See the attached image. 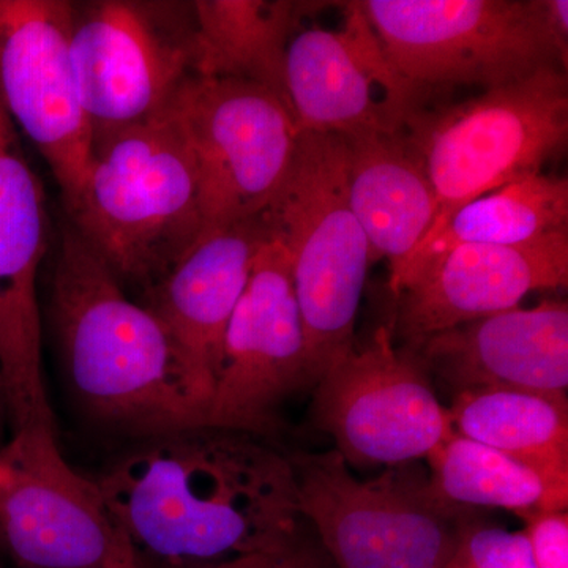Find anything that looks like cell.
I'll return each mask as SVG.
<instances>
[{
    "instance_id": "obj_1",
    "label": "cell",
    "mask_w": 568,
    "mask_h": 568,
    "mask_svg": "<svg viewBox=\"0 0 568 568\" xmlns=\"http://www.w3.org/2000/svg\"><path fill=\"white\" fill-rule=\"evenodd\" d=\"M140 568H197L301 540L287 454L196 425L145 436L97 478Z\"/></svg>"
},
{
    "instance_id": "obj_2",
    "label": "cell",
    "mask_w": 568,
    "mask_h": 568,
    "mask_svg": "<svg viewBox=\"0 0 568 568\" xmlns=\"http://www.w3.org/2000/svg\"><path fill=\"white\" fill-rule=\"evenodd\" d=\"M50 301L71 387L93 416L142 437L204 425L211 392L170 328L125 294L70 223Z\"/></svg>"
},
{
    "instance_id": "obj_3",
    "label": "cell",
    "mask_w": 568,
    "mask_h": 568,
    "mask_svg": "<svg viewBox=\"0 0 568 568\" xmlns=\"http://www.w3.org/2000/svg\"><path fill=\"white\" fill-rule=\"evenodd\" d=\"M67 212L119 282H159L205 230L196 163L168 111L97 145Z\"/></svg>"
},
{
    "instance_id": "obj_4",
    "label": "cell",
    "mask_w": 568,
    "mask_h": 568,
    "mask_svg": "<svg viewBox=\"0 0 568 568\" xmlns=\"http://www.w3.org/2000/svg\"><path fill=\"white\" fill-rule=\"evenodd\" d=\"M286 250L301 308L310 388L355 349L354 328L372 256L346 182L345 140L302 132L286 181L263 212Z\"/></svg>"
},
{
    "instance_id": "obj_5",
    "label": "cell",
    "mask_w": 568,
    "mask_h": 568,
    "mask_svg": "<svg viewBox=\"0 0 568 568\" xmlns=\"http://www.w3.org/2000/svg\"><path fill=\"white\" fill-rule=\"evenodd\" d=\"M405 132L437 200V227L463 205L541 174L568 142V77L548 67L465 102L418 111Z\"/></svg>"
},
{
    "instance_id": "obj_6",
    "label": "cell",
    "mask_w": 568,
    "mask_h": 568,
    "mask_svg": "<svg viewBox=\"0 0 568 568\" xmlns=\"http://www.w3.org/2000/svg\"><path fill=\"white\" fill-rule=\"evenodd\" d=\"M388 61L424 100L458 88L484 91L558 67L540 0L358 2Z\"/></svg>"
},
{
    "instance_id": "obj_7",
    "label": "cell",
    "mask_w": 568,
    "mask_h": 568,
    "mask_svg": "<svg viewBox=\"0 0 568 568\" xmlns=\"http://www.w3.org/2000/svg\"><path fill=\"white\" fill-rule=\"evenodd\" d=\"M298 510L338 568H443L474 525L428 478L394 466L358 480L338 452L287 454Z\"/></svg>"
},
{
    "instance_id": "obj_8",
    "label": "cell",
    "mask_w": 568,
    "mask_h": 568,
    "mask_svg": "<svg viewBox=\"0 0 568 568\" xmlns=\"http://www.w3.org/2000/svg\"><path fill=\"white\" fill-rule=\"evenodd\" d=\"M166 111L196 163L205 230L261 215L301 140L286 103L252 82L190 77Z\"/></svg>"
},
{
    "instance_id": "obj_9",
    "label": "cell",
    "mask_w": 568,
    "mask_h": 568,
    "mask_svg": "<svg viewBox=\"0 0 568 568\" xmlns=\"http://www.w3.org/2000/svg\"><path fill=\"white\" fill-rule=\"evenodd\" d=\"M0 541L20 568H140L97 480L63 458L55 426L13 432L0 448Z\"/></svg>"
},
{
    "instance_id": "obj_10",
    "label": "cell",
    "mask_w": 568,
    "mask_h": 568,
    "mask_svg": "<svg viewBox=\"0 0 568 568\" xmlns=\"http://www.w3.org/2000/svg\"><path fill=\"white\" fill-rule=\"evenodd\" d=\"M312 414L347 465L403 466L426 458L454 433L420 358L395 346L390 325L317 381Z\"/></svg>"
},
{
    "instance_id": "obj_11",
    "label": "cell",
    "mask_w": 568,
    "mask_h": 568,
    "mask_svg": "<svg viewBox=\"0 0 568 568\" xmlns=\"http://www.w3.org/2000/svg\"><path fill=\"white\" fill-rule=\"evenodd\" d=\"M310 388L301 308L286 250L271 234L235 306L204 425L271 440L284 399Z\"/></svg>"
},
{
    "instance_id": "obj_12",
    "label": "cell",
    "mask_w": 568,
    "mask_h": 568,
    "mask_svg": "<svg viewBox=\"0 0 568 568\" xmlns=\"http://www.w3.org/2000/svg\"><path fill=\"white\" fill-rule=\"evenodd\" d=\"M74 6L63 0H0V100L73 203L93 156L70 40Z\"/></svg>"
},
{
    "instance_id": "obj_13",
    "label": "cell",
    "mask_w": 568,
    "mask_h": 568,
    "mask_svg": "<svg viewBox=\"0 0 568 568\" xmlns=\"http://www.w3.org/2000/svg\"><path fill=\"white\" fill-rule=\"evenodd\" d=\"M189 28L164 32L148 7H74L70 52L93 149L162 115L192 77Z\"/></svg>"
},
{
    "instance_id": "obj_14",
    "label": "cell",
    "mask_w": 568,
    "mask_h": 568,
    "mask_svg": "<svg viewBox=\"0 0 568 568\" xmlns=\"http://www.w3.org/2000/svg\"><path fill=\"white\" fill-rule=\"evenodd\" d=\"M47 250L43 186L0 100V383L13 432L54 426L41 364L37 291Z\"/></svg>"
},
{
    "instance_id": "obj_15",
    "label": "cell",
    "mask_w": 568,
    "mask_h": 568,
    "mask_svg": "<svg viewBox=\"0 0 568 568\" xmlns=\"http://www.w3.org/2000/svg\"><path fill=\"white\" fill-rule=\"evenodd\" d=\"M339 29L294 32L286 95L298 132H399L426 104L395 70L358 2Z\"/></svg>"
},
{
    "instance_id": "obj_16",
    "label": "cell",
    "mask_w": 568,
    "mask_h": 568,
    "mask_svg": "<svg viewBox=\"0 0 568 568\" xmlns=\"http://www.w3.org/2000/svg\"><path fill=\"white\" fill-rule=\"evenodd\" d=\"M568 283V230L517 245H462L396 295L395 324L413 347L428 336L518 308L534 291Z\"/></svg>"
},
{
    "instance_id": "obj_17",
    "label": "cell",
    "mask_w": 568,
    "mask_h": 568,
    "mask_svg": "<svg viewBox=\"0 0 568 568\" xmlns=\"http://www.w3.org/2000/svg\"><path fill=\"white\" fill-rule=\"evenodd\" d=\"M409 349L428 375L457 394L504 388L567 396L568 305L547 301L508 310L428 336Z\"/></svg>"
},
{
    "instance_id": "obj_18",
    "label": "cell",
    "mask_w": 568,
    "mask_h": 568,
    "mask_svg": "<svg viewBox=\"0 0 568 568\" xmlns=\"http://www.w3.org/2000/svg\"><path fill=\"white\" fill-rule=\"evenodd\" d=\"M268 237L271 230L263 213L207 227L181 260L145 291L142 305L170 328L211 398L227 324Z\"/></svg>"
},
{
    "instance_id": "obj_19",
    "label": "cell",
    "mask_w": 568,
    "mask_h": 568,
    "mask_svg": "<svg viewBox=\"0 0 568 568\" xmlns=\"http://www.w3.org/2000/svg\"><path fill=\"white\" fill-rule=\"evenodd\" d=\"M343 140L351 211L364 230L372 264L387 260L394 283L435 226V190L405 130Z\"/></svg>"
},
{
    "instance_id": "obj_20",
    "label": "cell",
    "mask_w": 568,
    "mask_h": 568,
    "mask_svg": "<svg viewBox=\"0 0 568 568\" xmlns=\"http://www.w3.org/2000/svg\"><path fill=\"white\" fill-rule=\"evenodd\" d=\"M324 6L291 0L193 2L189 32L192 77L252 82L290 108L287 44L302 18Z\"/></svg>"
},
{
    "instance_id": "obj_21",
    "label": "cell",
    "mask_w": 568,
    "mask_h": 568,
    "mask_svg": "<svg viewBox=\"0 0 568 568\" xmlns=\"http://www.w3.org/2000/svg\"><path fill=\"white\" fill-rule=\"evenodd\" d=\"M567 396L521 390H469L448 409L452 429L532 470L545 489L544 511H567Z\"/></svg>"
},
{
    "instance_id": "obj_22",
    "label": "cell",
    "mask_w": 568,
    "mask_h": 568,
    "mask_svg": "<svg viewBox=\"0 0 568 568\" xmlns=\"http://www.w3.org/2000/svg\"><path fill=\"white\" fill-rule=\"evenodd\" d=\"M568 230V181L534 174L484 194L452 213L428 235L390 283L395 295L448 250L462 245H517Z\"/></svg>"
},
{
    "instance_id": "obj_23",
    "label": "cell",
    "mask_w": 568,
    "mask_h": 568,
    "mask_svg": "<svg viewBox=\"0 0 568 568\" xmlns=\"http://www.w3.org/2000/svg\"><path fill=\"white\" fill-rule=\"evenodd\" d=\"M426 458L429 487L444 503L507 508L517 515L544 510L540 478L495 448L452 433Z\"/></svg>"
},
{
    "instance_id": "obj_24",
    "label": "cell",
    "mask_w": 568,
    "mask_h": 568,
    "mask_svg": "<svg viewBox=\"0 0 568 568\" xmlns=\"http://www.w3.org/2000/svg\"><path fill=\"white\" fill-rule=\"evenodd\" d=\"M443 568H537L525 530L508 532L474 523Z\"/></svg>"
},
{
    "instance_id": "obj_25",
    "label": "cell",
    "mask_w": 568,
    "mask_h": 568,
    "mask_svg": "<svg viewBox=\"0 0 568 568\" xmlns=\"http://www.w3.org/2000/svg\"><path fill=\"white\" fill-rule=\"evenodd\" d=\"M526 523L530 552L537 568H568L567 511L534 510L519 514Z\"/></svg>"
},
{
    "instance_id": "obj_26",
    "label": "cell",
    "mask_w": 568,
    "mask_h": 568,
    "mask_svg": "<svg viewBox=\"0 0 568 568\" xmlns=\"http://www.w3.org/2000/svg\"><path fill=\"white\" fill-rule=\"evenodd\" d=\"M197 568H321L310 549L301 540L271 551L253 552L239 558Z\"/></svg>"
},
{
    "instance_id": "obj_27",
    "label": "cell",
    "mask_w": 568,
    "mask_h": 568,
    "mask_svg": "<svg viewBox=\"0 0 568 568\" xmlns=\"http://www.w3.org/2000/svg\"><path fill=\"white\" fill-rule=\"evenodd\" d=\"M6 420L9 418H7L6 399H3L2 383H0V433H2Z\"/></svg>"
},
{
    "instance_id": "obj_28",
    "label": "cell",
    "mask_w": 568,
    "mask_h": 568,
    "mask_svg": "<svg viewBox=\"0 0 568 568\" xmlns=\"http://www.w3.org/2000/svg\"><path fill=\"white\" fill-rule=\"evenodd\" d=\"M9 467L3 465L2 459H0V493L3 491V488L7 487V484H9Z\"/></svg>"
}]
</instances>
